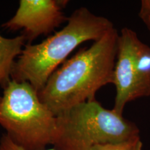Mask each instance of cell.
I'll use <instances>...</instances> for the list:
<instances>
[{"label": "cell", "instance_id": "obj_4", "mask_svg": "<svg viewBox=\"0 0 150 150\" xmlns=\"http://www.w3.org/2000/svg\"><path fill=\"white\" fill-rule=\"evenodd\" d=\"M0 125L17 145L26 150H44L53 145L57 119L29 82L11 79L0 102Z\"/></svg>", "mask_w": 150, "mask_h": 150}, {"label": "cell", "instance_id": "obj_11", "mask_svg": "<svg viewBox=\"0 0 150 150\" xmlns=\"http://www.w3.org/2000/svg\"><path fill=\"white\" fill-rule=\"evenodd\" d=\"M140 11L150 14V0H142L140 4Z\"/></svg>", "mask_w": 150, "mask_h": 150}, {"label": "cell", "instance_id": "obj_10", "mask_svg": "<svg viewBox=\"0 0 150 150\" xmlns=\"http://www.w3.org/2000/svg\"><path fill=\"white\" fill-rule=\"evenodd\" d=\"M138 16L143 22L144 24L145 25L146 28H147L148 32L149 33L150 35V14L147 13H143L139 11L138 13Z\"/></svg>", "mask_w": 150, "mask_h": 150}, {"label": "cell", "instance_id": "obj_2", "mask_svg": "<svg viewBox=\"0 0 150 150\" xmlns=\"http://www.w3.org/2000/svg\"><path fill=\"white\" fill-rule=\"evenodd\" d=\"M114 28L108 18L81 7L68 18L61 30L38 44H27L15 62L11 79L29 82L38 93L56 69L82 43L99 40Z\"/></svg>", "mask_w": 150, "mask_h": 150}, {"label": "cell", "instance_id": "obj_3", "mask_svg": "<svg viewBox=\"0 0 150 150\" xmlns=\"http://www.w3.org/2000/svg\"><path fill=\"white\" fill-rule=\"evenodd\" d=\"M56 150H88L97 145L115 144L140 137L136 124L96 99L81 103L56 116Z\"/></svg>", "mask_w": 150, "mask_h": 150}, {"label": "cell", "instance_id": "obj_9", "mask_svg": "<svg viewBox=\"0 0 150 150\" xmlns=\"http://www.w3.org/2000/svg\"><path fill=\"white\" fill-rule=\"evenodd\" d=\"M0 150H26L21 146L17 145L11 140V138L6 134H4L0 140ZM44 150H56L55 148L45 149Z\"/></svg>", "mask_w": 150, "mask_h": 150}, {"label": "cell", "instance_id": "obj_7", "mask_svg": "<svg viewBox=\"0 0 150 150\" xmlns=\"http://www.w3.org/2000/svg\"><path fill=\"white\" fill-rule=\"evenodd\" d=\"M24 35L6 38L0 34V86L4 88L11 80V72L17 59L25 47Z\"/></svg>", "mask_w": 150, "mask_h": 150}, {"label": "cell", "instance_id": "obj_12", "mask_svg": "<svg viewBox=\"0 0 150 150\" xmlns=\"http://www.w3.org/2000/svg\"><path fill=\"white\" fill-rule=\"evenodd\" d=\"M1 97L0 96V102H1Z\"/></svg>", "mask_w": 150, "mask_h": 150}, {"label": "cell", "instance_id": "obj_6", "mask_svg": "<svg viewBox=\"0 0 150 150\" xmlns=\"http://www.w3.org/2000/svg\"><path fill=\"white\" fill-rule=\"evenodd\" d=\"M68 1L20 0L16 14L2 24L10 31L22 30V35L31 44L41 35H47L68 18L63 12Z\"/></svg>", "mask_w": 150, "mask_h": 150}, {"label": "cell", "instance_id": "obj_1", "mask_svg": "<svg viewBox=\"0 0 150 150\" xmlns=\"http://www.w3.org/2000/svg\"><path fill=\"white\" fill-rule=\"evenodd\" d=\"M119 33L115 27L87 49L67 59L38 93L56 116L81 103L93 100L103 86L112 83Z\"/></svg>", "mask_w": 150, "mask_h": 150}, {"label": "cell", "instance_id": "obj_8", "mask_svg": "<svg viewBox=\"0 0 150 150\" xmlns=\"http://www.w3.org/2000/svg\"><path fill=\"white\" fill-rule=\"evenodd\" d=\"M88 150H142V143L140 137L129 141L115 144L97 145Z\"/></svg>", "mask_w": 150, "mask_h": 150}, {"label": "cell", "instance_id": "obj_5", "mask_svg": "<svg viewBox=\"0 0 150 150\" xmlns=\"http://www.w3.org/2000/svg\"><path fill=\"white\" fill-rule=\"evenodd\" d=\"M112 83L116 92L112 109L121 115L129 102L150 97V47L129 28L119 33Z\"/></svg>", "mask_w": 150, "mask_h": 150}]
</instances>
